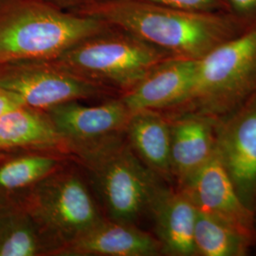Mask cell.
I'll return each instance as SVG.
<instances>
[{"instance_id":"cell-1","label":"cell","mask_w":256,"mask_h":256,"mask_svg":"<svg viewBox=\"0 0 256 256\" xmlns=\"http://www.w3.org/2000/svg\"><path fill=\"white\" fill-rule=\"evenodd\" d=\"M70 10L100 19L173 57L192 60L252 25L229 12H189L144 0H98Z\"/></svg>"},{"instance_id":"cell-2","label":"cell","mask_w":256,"mask_h":256,"mask_svg":"<svg viewBox=\"0 0 256 256\" xmlns=\"http://www.w3.org/2000/svg\"><path fill=\"white\" fill-rule=\"evenodd\" d=\"M111 28L50 0H9L0 4V64L50 61Z\"/></svg>"},{"instance_id":"cell-3","label":"cell","mask_w":256,"mask_h":256,"mask_svg":"<svg viewBox=\"0 0 256 256\" xmlns=\"http://www.w3.org/2000/svg\"><path fill=\"white\" fill-rule=\"evenodd\" d=\"M256 92V23L198 60L192 86L178 106L165 113L192 112L220 120Z\"/></svg>"},{"instance_id":"cell-4","label":"cell","mask_w":256,"mask_h":256,"mask_svg":"<svg viewBox=\"0 0 256 256\" xmlns=\"http://www.w3.org/2000/svg\"><path fill=\"white\" fill-rule=\"evenodd\" d=\"M75 153L92 174L111 220L135 224L164 187L120 136Z\"/></svg>"},{"instance_id":"cell-5","label":"cell","mask_w":256,"mask_h":256,"mask_svg":"<svg viewBox=\"0 0 256 256\" xmlns=\"http://www.w3.org/2000/svg\"><path fill=\"white\" fill-rule=\"evenodd\" d=\"M170 57L138 37L111 28L84 39L50 61L86 80L124 93Z\"/></svg>"},{"instance_id":"cell-6","label":"cell","mask_w":256,"mask_h":256,"mask_svg":"<svg viewBox=\"0 0 256 256\" xmlns=\"http://www.w3.org/2000/svg\"><path fill=\"white\" fill-rule=\"evenodd\" d=\"M19 204L52 244L55 254L102 220L88 187L72 172L56 170Z\"/></svg>"},{"instance_id":"cell-7","label":"cell","mask_w":256,"mask_h":256,"mask_svg":"<svg viewBox=\"0 0 256 256\" xmlns=\"http://www.w3.org/2000/svg\"><path fill=\"white\" fill-rule=\"evenodd\" d=\"M0 86L18 95L28 108L44 112L64 102L104 96L110 90L52 61L0 64Z\"/></svg>"},{"instance_id":"cell-8","label":"cell","mask_w":256,"mask_h":256,"mask_svg":"<svg viewBox=\"0 0 256 256\" xmlns=\"http://www.w3.org/2000/svg\"><path fill=\"white\" fill-rule=\"evenodd\" d=\"M216 155L241 200L254 209L256 198V92L218 120Z\"/></svg>"},{"instance_id":"cell-9","label":"cell","mask_w":256,"mask_h":256,"mask_svg":"<svg viewBox=\"0 0 256 256\" xmlns=\"http://www.w3.org/2000/svg\"><path fill=\"white\" fill-rule=\"evenodd\" d=\"M45 112L66 146L74 152L119 136L131 114L122 99L92 106L68 102Z\"/></svg>"},{"instance_id":"cell-10","label":"cell","mask_w":256,"mask_h":256,"mask_svg":"<svg viewBox=\"0 0 256 256\" xmlns=\"http://www.w3.org/2000/svg\"><path fill=\"white\" fill-rule=\"evenodd\" d=\"M196 209L220 220L256 243L254 212L241 200L218 155L180 188Z\"/></svg>"},{"instance_id":"cell-11","label":"cell","mask_w":256,"mask_h":256,"mask_svg":"<svg viewBox=\"0 0 256 256\" xmlns=\"http://www.w3.org/2000/svg\"><path fill=\"white\" fill-rule=\"evenodd\" d=\"M164 113L170 122L172 176L180 188L216 155L218 120L192 112Z\"/></svg>"},{"instance_id":"cell-12","label":"cell","mask_w":256,"mask_h":256,"mask_svg":"<svg viewBox=\"0 0 256 256\" xmlns=\"http://www.w3.org/2000/svg\"><path fill=\"white\" fill-rule=\"evenodd\" d=\"M198 60L170 57L158 64L120 98L131 112L168 111L178 106L192 86Z\"/></svg>"},{"instance_id":"cell-13","label":"cell","mask_w":256,"mask_h":256,"mask_svg":"<svg viewBox=\"0 0 256 256\" xmlns=\"http://www.w3.org/2000/svg\"><path fill=\"white\" fill-rule=\"evenodd\" d=\"M58 256H154L162 254L158 240L133 223L102 220Z\"/></svg>"},{"instance_id":"cell-14","label":"cell","mask_w":256,"mask_h":256,"mask_svg":"<svg viewBox=\"0 0 256 256\" xmlns=\"http://www.w3.org/2000/svg\"><path fill=\"white\" fill-rule=\"evenodd\" d=\"M149 214L154 220L156 238L162 254L196 256L194 230L198 210L186 192L164 186L156 196Z\"/></svg>"},{"instance_id":"cell-15","label":"cell","mask_w":256,"mask_h":256,"mask_svg":"<svg viewBox=\"0 0 256 256\" xmlns=\"http://www.w3.org/2000/svg\"><path fill=\"white\" fill-rule=\"evenodd\" d=\"M124 133L126 140L138 158L158 176L174 180L171 170L170 122L158 110L133 111Z\"/></svg>"},{"instance_id":"cell-16","label":"cell","mask_w":256,"mask_h":256,"mask_svg":"<svg viewBox=\"0 0 256 256\" xmlns=\"http://www.w3.org/2000/svg\"><path fill=\"white\" fill-rule=\"evenodd\" d=\"M66 146L46 112L23 106L0 117V150Z\"/></svg>"},{"instance_id":"cell-17","label":"cell","mask_w":256,"mask_h":256,"mask_svg":"<svg viewBox=\"0 0 256 256\" xmlns=\"http://www.w3.org/2000/svg\"><path fill=\"white\" fill-rule=\"evenodd\" d=\"M55 248L19 203L0 205V256H37Z\"/></svg>"},{"instance_id":"cell-18","label":"cell","mask_w":256,"mask_h":256,"mask_svg":"<svg viewBox=\"0 0 256 256\" xmlns=\"http://www.w3.org/2000/svg\"><path fill=\"white\" fill-rule=\"evenodd\" d=\"M59 160L50 156L27 154L0 158V205L10 204L19 192H28L36 184L52 174Z\"/></svg>"},{"instance_id":"cell-19","label":"cell","mask_w":256,"mask_h":256,"mask_svg":"<svg viewBox=\"0 0 256 256\" xmlns=\"http://www.w3.org/2000/svg\"><path fill=\"white\" fill-rule=\"evenodd\" d=\"M194 242L196 256H245L254 244L238 230L198 210Z\"/></svg>"},{"instance_id":"cell-20","label":"cell","mask_w":256,"mask_h":256,"mask_svg":"<svg viewBox=\"0 0 256 256\" xmlns=\"http://www.w3.org/2000/svg\"><path fill=\"white\" fill-rule=\"evenodd\" d=\"M156 5L173 9L202 12H228L224 0H144Z\"/></svg>"},{"instance_id":"cell-21","label":"cell","mask_w":256,"mask_h":256,"mask_svg":"<svg viewBox=\"0 0 256 256\" xmlns=\"http://www.w3.org/2000/svg\"><path fill=\"white\" fill-rule=\"evenodd\" d=\"M227 12L248 24L256 23V0H224Z\"/></svg>"},{"instance_id":"cell-22","label":"cell","mask_w":256,"mask_h":256,"mask_svg":"<svg viewBox=\"0 0 256 256\" xmlns=\"http://www.w3.org/2000/svg\"><path fill=\"white\" fill-rule=\"evenodd\" d=\"M26 106L22 99L14 92L0 86V117L10 110Z\"/></svg>"},{"instance_id":"cell-23","label":"cell","mask_w":256,"mask_h":256,"mask_svg":"<svg viewBox=\"0 0 256 256\" xmlns=\"http://www.w3.org/2000/svg\"><path fill=\"white\" fill-rule=\"evenodd\" d=\"M50 1L63 7L64 9L72 10L90 2L98 1V0H50Z\"/></svg>"},{"instance_id":"cell-24","label":"cell","mask_w":256,"mask_h":256,"mask_svg":"<svg viewBox=\"0 0 256 256\" xmlns=\"http://www.w3.org/2000/svg\"><path fill=\"white\" fill-rule=\"evenodd\" d=\"M252 212H254V229H256V202H254V209H252Z\"/></svg>"},{"instance_id":"cell-25","label":"cell","mask_w":256,"mask_h":256,"mask_svg":"<svg viewBox=\"0 0 256 256\" xmlns=\"http://www.w3.org/2000/svg\"><path fill=\"white\" fill-rule=\"evenodd\" d=\"M2 2H3V0H0V4H1V3H2Z\"/></svg>"},{"instance_id":"cell-26","label":"cell","mask_w":256,"mask_h":256,"mask_svg":"<svg viewBox=\"0 0 256 256\" xmlns=\"http://www.w3.org/2000/svg\"><path fill=\"white\" fill-rule=\"evenodd\" d=\"M3 156V155H2V154H1V153H0V158H1V156Z\"/></svg>"}]
</instances>
